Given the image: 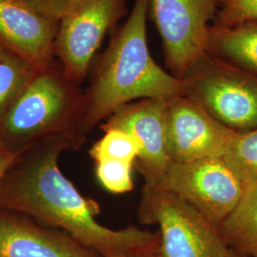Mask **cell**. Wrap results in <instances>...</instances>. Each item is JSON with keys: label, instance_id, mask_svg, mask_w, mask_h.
Returning <instances> with one entry per match:
<instances>
[{"label": "cell", "instance_id": "1", "mask_svg": "<svg viewBox=\"0 0 257 257\" xmlns=\"http://www.w3.org/2000/svg\"><path fill=\"white\" fill-rule=\"evenodd\" d=\"M74 137L55 139L12 167L0 182V210L27 215L38 223L63 230L104 257L157 253L159 231L128 226L121 230L96 220L100 206L87 198L61 172L58 156Z\"/></svg>", "mask_w": 257, "mask_h": 257}, {"label": "cell", "instance_id": "2", "mask_svg": "<svg viewBox=\"0 0 257 257\" xmlns=\"http://www.w3.org/2000/svg\"><path fill=\"white\" fill-rule=\"evenodd\" d=\"M151 0H135L127 20L110 33L109 45L92 61L84 92L80 132L85 134L131 102L169 100L182 95L181 79L168 73L151 55L147 17Z\"/></svg>", "mask_w": 257, "mask_h": 257}, {"label": "cell", "instance_id": "3", "mask_svg": "<svg viewBox=\"0 0 257 257\" xmlns=\"http://www.w3.org/2000/svg\"><path fill=\"white\" fill-rule=\"evenodd\" d=\"M78 86L66 77L57 60L38 71L0 123L2 133L21 138L66 131L79 138L84 92Z\"/></svg>", "mask_w": 257, "mask_h": 257}, {"label": "cell", "instance_id": "4", "mask_svg": "<svg viewBox=\"0 0 257 257\" xmlns=\"http://www.w3.org/2000/svg\"><path fill=\"white\" fill-rule=\"evenodd\" d=\"M182 95L235 132L257 128V75L207 52L181 78Z\"/></svg>", "mask_w": 257, "mask_h": 257}, {"label": "cell", "instance_id": "5", "mask_svg": "<svg viewBox=\"0 0 257 257\" xmlns=\"http://www.w3.org/2000/svg\"><path fill=\"white\" fill-rule=\"evenodd\" d=\"M138 212L142 224L159 226L162 257H226L229 252L218 226L164 188L145 184Z\"/></svg>", "mask_w": 257, "mask_h": 257}, {"label": "cell", "instance_id": "6", "mask_svg": "<svg viewBox=\"0 0 257 257\" xmlns=\"http://www.w3.org/2000/svg\"><path fill=\"white\" fill-rule=\"evenodd\" d=\"M128 0H78L60 20L55 59L67 78L81 84L88 77L106 35L128 15Z\"/></svg>", "mask_w": 257, "mask_h": 257}, {"label": "cell", "instance_id": "7", "mask_svg": "<svg viewBox=\"0 0 257 257\" xmlns=\"http://www.w3.org/2000/svg\"><path fill=\"white\" fill-rule=\"evenodd\" d=\"M219 0H151L150 11L162 41L166 67L181 79L206 53L209 29Z\"/></svg>", "mask_w": 257, "mask_h": 257}, {"label": "cell", "instance_id": "8", "mask_svg": "<svg viewBox=\"0 0 257 257\" xmlns=\"http://www.w3.org/2000/svg\"><path fill=\"white\" fill-rule=\"evenodd\" d=\"M159 187L182 198L217 226L236 209L246 192L222 157L171 162Z\"/></svg>", "mask_w": 257, "mask_h": 257}, {"label": "cell", "instance_id": "9", "mask_svg": "<svg viewBox=\"0 0 257 257\" xmlns=\"http://www.w3.org/2000/svg\"><path fill=\"white\" fill-rule=\"evenodd\" d=\"M235 134L184 95L167 100L165 143L170 162L223 157Z\"/></svg>", "mask_w": 257, "mask_h": 257}, {"label": "cell", "instance_id": "10", "mask_svg": "<svg viewBox=\"0 0 257 257\" xmlns=\"http://www.w3.org/2000/svg\"><path fill=\"white\" fill-rule=\"evenodd\" d=\"M167 100L144 98L131 102L115 110L99 125L103 132L119 130L127 133L138 144L136 166L146 185L159 187L170 160L165 143Z\"/></svg>", "mask_w": 257, "mask_h": 257}, {"label": "cell", "instance_id": "11", "mask_svg": "<svg viewBox=\"0 0 257 257\" xmlns=\"http://www.w3.org/2000/svg\"><path fill=\"white\" fill-rule=\"evenodd\" d=\"M58 26L24 0H0V46L25 58L39 71L56 61Z\"/></svg>", "mask_w": 257, "mask_h": 257}, {"label": "cell", "instance_id": "12", "mask_svg": "<svg viewBox=\"0 0 257 257\" xmlns=\"http://www.w3.org/2000/svg\"><path fill=\"white\" fill-rule=\"evenodd\" d=\"M0 257H104L57 230L15 211L0 210Z\"/></svg>", "mask_w": 257, "mask_h": 257}, {"label": "cell", "instance_id": "13", "mask_svg": "<svg viewBox=\"0 0 257 257\" xmlns=\"http://www.w3.org/2000/svg\"><path fill=\"white\" fill-rule=\"evenodd\" d=\"M206 52L226 63L257 75V20L229 28L211 25Z\"/></svg>", "mask_w": 257, "mask_h": 257}, {"label": "cell", "instance_id": "14", "mask_svg": "<svg viewBox=\"0 0 257 257\" xmlns=\"http://www.w3.org/2000/svg\"><path fill=\"white\" fill-rule=\"evenodd\" d=\"M218 229L230 249L257 257V185L246 189L236 209L221 222Z\"/></svg>", "mask_w": 257, "mask_h": 257}, {"label": "cell", "instance_id": "15", "mask_svg": "<svg viewBox=\"0 0 257 257\" xmlns=\"http://www.w3.org/2000/svg\"><path fill=\"white\" fill-rule=\"evenodd\" d=\"M38 71L25 58L0 46V123Z\"/></svg>", "mask_w": 257, "mask_h": 257}, {"label": "cell", "instance_id": "16", "mask_svg": "<svg viewBox=\"0 0 257 257\" xmlns=\"http://www.w3.org/2000/svg\"><path fill=\"white\" fill-rule=\"evenodd\" d=\"M222 158L246 189L257 185V128L236 132Z\"/></svg>", "mask_w": 257, "mask_h": 257}, {"label": "cell", "instance_id": "17", "mask_svg": "<svg viewBox=\"0 0 257 257\" xmlns=\"http://www.w3.org/2000/svg\"><path fill=\"white\" fill-rule=\"evenodd\" d=\"M139 155L138 144L130 135L119 130H107L90 150L94 162L118 160L136 165Z\"/></svg>", "mask_w": 257, "mask_h": 257}, {"label": "cell", "instance_id": "18", "mask_svg": "<svg viewBox=\"0 0 257 257\" xmlns=\"http://www.w3.org/2000/svg\"><path fill=\"white\" fill-rule=\"evenodd\" d=\"M134 166L118 160H100L95 162V174L107 191L112 193H128L134 189Z\"/></svg>", "mask_w": 257, "mask_h": 257}, {"label": "cell", "instance_id": "19", "mask_svg": "<svg viewBox=\"0 0 257 257\" xmlns=\"http://www.w3.org/2000/svg\"><path fill=\"white\" fill-rule=\"evenodd\" d=\"M250 20H257V0H219L211 26L232 27Z\"/></svg>", "mask_w": 257, "mask_h": 257}, {"label": "cell", "instance_id": "20", "mask_svg": "<svg viewBox=\"0 0 257 257\" xmlns=\"http://www.w3.org/2000/svg\"><path fill=\"white\" fill-rule=\"evenodd\" d=\"M48 19L57 23L73 9L78 0H24Z\"/></svg>", "mask_w": 257, "mask_h": 257}, {"label": "cell", "instance_id": "21", "mask_svg": "<svg viewBox=\"0 0 257 257\" xmlns=\"http://www.w3.org/2000/svg\"><path fill=\"white\" fill-rule=\"evenodd\" d=\"M21 154H23V150L13 152L9 156L0 158V182L3 180L5 175L8 174L12 167L19 161V158L22 156Z\"/></svg>", "mask_w": 257, "mask_h": 257}, {"label": "cell", "instance_id": "22", "mask_svg": "<svg viewBox=\"0 0 257 257\" xmlns=\"http://www.w3.org/2000/svg\"><path fill=\"white\" fill-rule=\"evenodd\" d=\"M13 152L10 151L7 145L4 143V141L2 139H0V158L5 157V156H9Z\"/></svg>", "mask_w": 257, "mask_h": 257}, {"label": "cell", "instance_id": "23", "mask_svg": "<svg viewBox=\"0 0 257 257\" xmlns=\"http://www.w3.org/2000/svg\"><path fill=\"white\" fill-rule=\"evenodd\" d=\"M226 257H248L245 256V255H243V254H240L238 252H235V251H233V250H231L229 248V252H228V254H227V256Z\"/></svg>", "mask_w": 257, "mask_h": 257}, {"label": "cell", "instance_id": "24", "mask_svg": "<svg viewBox=\"0 0 257 257\" xmlns=\"http://www.w3.org/2000/svg\"><path fill=\"white\" fill-rule=\"evenodd\" d=\"M134 257H162L160 255L159 252L157 253H148V254H142V255H138V256Z\"/></svg>", "mask_w": 257, "mask_h": 257}]
</instances>
